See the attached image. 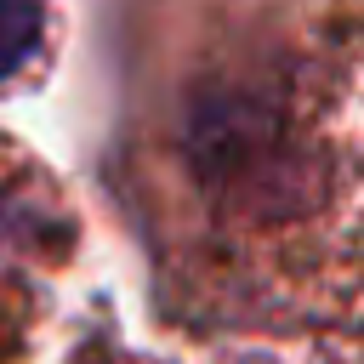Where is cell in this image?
Here are the masks:
<instances>
[{"mask_svg": "<svg viewBox=\"0 0 364 364\" xmlns=\"http://www.w3.org/2000/svg\"><path fill=\"white\" fill-rule=\"evenodd\" d=\"M125 165L154 245L188 284L347 307L358 0H136Z\"/></svg>", "mask_w": 364, "mask_h": 364, "instance_id": "obj_1", "label": "cell"}, {"mask_svg": "<svg viewBox=\"0 0 364 364\" xmlns=\"http://www.w3.org/2000/svg\"><path fill=\"white\" fill-rule=\"evenodd\" d=\"M74 245L57 182L0 131V341H17Z\"/></svg>", "mask_w": 364, "mask_h": 364, "instance_id": "obj_2", "label": "cell"}, {"mask_svg": "<svg viewBox=\"0 0 364 364\" xmlns=\"http://www.w3.org/2000/svg\"><path fill=\"white\" fill-rule=\"evenodd\" d=\"M51 34H57L51 0H0V80H11L28 63H46Z\"/></svg>", "mask_w": 364, "mask_h": 364, "instance_id": "obj_3", "label": "cell"}]
</instances>
